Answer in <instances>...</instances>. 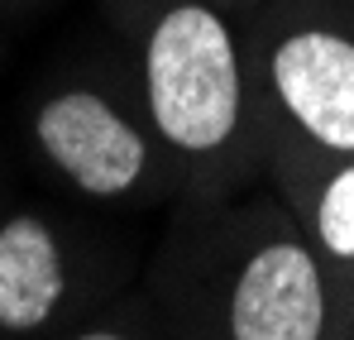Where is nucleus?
I'll use <instances>...</instances> for the list:
<instances>
[{
  "label": "nucleus",
  "mask_w": 354,
  "mask_h": 340,
  "mask_svg": "<svg viewBox=\"0 0 354 340\" xmlns=\"http://www.w3.org/2000/svg\"><path fill=\"white\" fill-rule=\"evenodd\" d=\"M311 235L330 259L354 264V159L321 182L311 206Z\"/></svg>",
  "instance_id": "obj_6"
},
{
  "label": "nucleus",
  "mask_w": 354,
  "mask_h": 340,
  "mask_svg": "<svg viewBox=\"0 0 354 340\" xmlns=\"http://www.w3.org/2000/svg\"><path fill=\"white\" fill-rule=\"evenodd\" d=\"M72 340H129V336H120V331H82V336H72Z\"/></svg>",
  "instance_id": "obj_7"
},
{
  "label": "nucleus",
  "mask_w": 354,
  "mask_h": 340,
  "mask_svg": "<svg viewBox=\"0 0 354 340\" xmlns=\"http://www.w3.org/2000/svg\"><path fill=\"white\" fill-rule=\"evenodd\" d=\"M273 106L326 149L354 159V39L330 24H292L263 53Z\"/></svg>",
  "instance_id": "obj_2"
},
{
  "label": "nucleus",
  "mask_w": 354,
  "mask_h": 340,
  "mask_svg": "<svg viewBox=\"0 0 354 340\" xmlns=\"http://www.w3.org/2000/svg\"><path fill=\"white\" fill-rule=\"evenodd\" d=\"M216 5H239V0H216Z\"/></svg>",
  "instance_id": "obj_8"
},
{
  "label": "nucleus",
  "mask_w": 354,
  "mask_h": 340,
  "mask_svg": "<svg viewBox=\"0 0 354 340\" xmlns=\"http://www.w3.org/2000/svg\"><path fill=\"white\" fill-rule=\"evenodd\" d=\"M34 139L44 159L86 197H124L149 168V139L139 125L101 96V91H58L34 115Z\"/></svg>",
  "instance_id": "obj_3"
},
{
  "label": "nucleus",
  "mask_w": 354,
  "mask_h": 340,
  "mask_svg": "<svg viewBox=\"0 0 354 340\" xmlns=\"http://www.w3.org/2000/svg\"><path fill=\"white\" fill-rule=\"evenodd\" d=\"M67 297V259L53 226L34 211L0 221V336H34Z\"/></svg>",
  "instance_id": "obj_5"
},
{
  "label": "nucleus",
  "mask_w": 354,
  "mask_h": 340,
  "mask_svg": "<svg viewBox=\"0 0 354 340\" xmlns=\"http://www.w3.org/2000/svg\"><path fill=\"white\" fill-rule=\"evenodd\" d=\"M144 106L182 159H216L244 125V57L216 0H163L144 29Z\"/></svg>",
  "instance_id": "obj_1"
},
{
  "label": "nucleus",
  "mask_w": 354,
  "mask_h": 340,
  "mask_svg": "<svg viewBox=\"0 0 354 340\" xmlns=\"http://www.w3.org/2000/svg\"><path fill=\"white\" fill-rule=\"evenodd\" d=\"M326 316V274L301 240L259 244L225 297L230 340H321Z\"/></svg>",
  "instance_id": "obj_4"
}]
</instances>
